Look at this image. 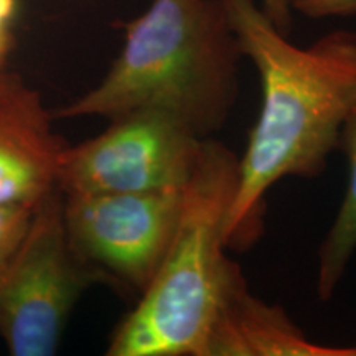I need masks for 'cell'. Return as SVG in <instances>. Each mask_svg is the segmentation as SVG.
Returning <instances> with one entry per match:
<instances>
[{"instance_id":"obj_1","label":"cell","mask_w":356,"mask_h":356,"mask_svg":"<svg viewBox=\"0 0 356 356\" xmlns=\"http://www.w3.org/2000/svg\"><path fill=\"white\" fill-rule=\"evenodd\" d=\"M221 3L262 92L226 220L228 249L246 251L264 233L270 188L284 178L320 177L337 150L356 102V30H333L302 48L280 32L257 0Z\"/></svg>"},{"instance_id":"obj_2","label":"cell","mask_w":356,"mask_h":356,"mask_svg":"<svg viewBox=\"0 0 356 356\" xmlns=\"http://www.w3.org/2000/svg\"><path fill=\"white\" fill-rule=\"evenodd\" d=\"M244 58L221 0H152L124 25V44L106 76L53 119L162 111L210 139L239 97Z\"/></svg>"},{"instance_id":"obj_3","label":"cell","mask_w":356,"mask_h":356,"mask_svg":"<svg viewBox=\"0 0 356 356\" xmlns=\"http://www.w3.org/2000/svg\"><path fill=\"white\" fill-rule=\"evenodd\" d=\"M239 178V157L207 139L184 186L175 236L152 282L111 335L109 356H204L222 307L248 280L226 256V220Z\"/></svg>"},{"instance_id":"obj_4","label":"cell","mask_w":356,"mask_h":356,"mask_svg":"<svg viewBox=\"0 0 356 356\" xmlns=\"http://www.w3.org/2000/svg\"><path fill=\"white\" fill-rule=\"evenodd\" d=\"M101 282L71 246L63 193L53 191L35 208L29 229L0 267V338L13 356L56 353L71 312Z\"/></svg>"},{"instance_id":"obj_5","label":"cell","mask_w":356,"mask_h":356,"mask_svg":"<svg viewBox=\"0 0 356 356\" xmlns=\"http://www.w3.org/2000/svg\"><path fill=\"white\" fill-rule=\"evenodd\" d=\"M207 139L162 111L109 119L101 134L61 155L58 188L71 193H142L184 188Z\"/></svg>"},{"instance_id":"obj_6","label":"cell","mask_w":356,"mask_h":356,"mask_svg":"<svg viewBox=\"0 0 356 356\" xmlns=\"http://www.w3.org/2000/svg\"><path fill=\"white\" fill-rule=\"evenodd\" d=\"M184 207V188L63 195L65 226L101 282L142 293L162 264Z\"/></svg>"},{"instance_id":"obj_7","label":"cell","mask_w":356,"mask_h":356,"mask_svg":"<svg viewBox=\"0 0 356 356\" xmlns=\"http://www.w3.org/2000/svg\"><path fill=\"white\" fill-rule=\"evenodd\" d=\"M53 114L29 84L0 99V207L37 208L58 188L68 144L53 131Z\"/></svg>"},{"instance_id":"obj_8","label":"cell","mask_w":356,"mask_h":356,"mask_svg":"<svg viewBox=\"0 0 356 356\" xmlns=\"http://www.w3.org/2000/svg\"><path fill=\"white\" fill-rule=\"evenodd\" d=\"M204 356H355V350L310 341L282 307L256 297L246 282L222 307Z\"/></svg>"},{"instance_id":"obj_9","label":"cell","mask_w":356,"mask_h":356,"mask_svg":"<svg viewBox=\"0 0 356 356\" xmlns=\"http://www.w3.org/2000/svg\"><path fill=\"white\" fill-rule=\"evenodd\" d=\"M337 149L348 160V185L318 249L315 289L320 300H330L335 296L356 252V102L341 126Z\"/></svg>"},{"instance_id":"obj_10","label":"cell","mask_w":356,"mask_h":356,"mask_svg":"<svg viewBox=\"0 0 356 356\" xmlns=\"http://www.w3.org/2000/svg\"><path fill=\"white\" fill-rule=\"evenodd\" d=\"M35 208L0 207V267L13 254L29 229Z\"/></svg>"},{"instance_id":"obj_11","label":"cell","mask_w":356,"mask_h":356,"mask_svg":"<svg viewBox=\"0 0 356 356\" xmlns=\"http://www.w3.org/2000/svg\"><path fill=\"white\" fill-rule=\"evenodd\" d=\"M293 12L312 20L356 15V0H291Z\"/></svg>"},{"instance_id":"obj_12","label":"cell","mask_w":356,"mask_h":356,"mask_svg":"<svg viewBox=\"0 0 356 356\" xmlns=\"http://www.w3.org/2000/svg\"><path fill=\"white\" fill-rule=\"evenodd\" d=\"M262 10L267 13L273 24L277 26L282 33L291 35L293 8L291 0H261Z\"/></svg>"},{"instance_id":"obj_13","label":"cell","mask_w":356,"mask_h":356,"mask_svg":"<svg viewBox=\"0 0 356 356\" xmlns=\"http://www.w3.org/2000/svg\"><path fill=\"white\" fill-rule=\"evenodd\" d=\"M25 84L26 83L19 76V74L7 70L6 66H0V99L12 95V92L19 91L22 86H25Z\"/></svg>"},{"instance_id":"obj_14","label":"cell","mask_w":356,"mask_h":356,"mask_svg":"<svg viewBox=\"0 0 356 356\" xmlns=\"http://www.w3.org/2000/svg\"><path fill=\"white\" fill-rule=\"evenodd\" d=\"M17 12V0H0V26H8Z\"/></svg>"},{"instance_id":"obj_15","label":"cell","mask_w":356,"mask_h":356,"mask_svg":"<svg viewBox=\"0 0 356 356\" xmlns=\"http://www.w3.org/2000/svg\"><path fill=\"white\" fill-rule=\"evenodd\" d=\"M8 48H10V32H8V26H0V66H3Z\"/></svg>"},{"instance_id":"obj_16","label":"cell","mask_w":356,"mask_h":356,"mask_svg":"<svg viewBox=\"0 0 356 356\" xmlns=\"http://www.w3.org/2000/svg\"><path fill=\"white\" fill-rule=\"evenodd\" d=\"M353 350H355V356H356V345L353 346Z\"/></svg>"}]
</instances>
